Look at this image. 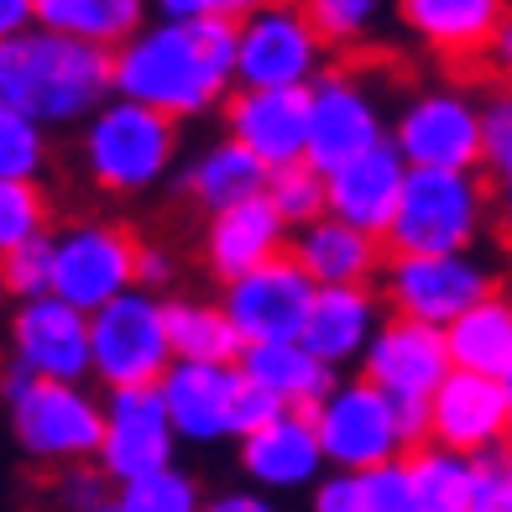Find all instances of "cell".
Listing matches in <instances>:
<instances>
[{
	"mask_svg": "<svg viewBox=\"0 0 512 512\" xmlns=\"http://www.w3.org/2000/svg\"><path fill=\"white\" fill-rule=\"evenodd\" d=\"M450 340L445 330H429L418 319L387 314V324L371 340V351L361 361V377L371 387H382L398 408H429L434 392L450 382Z\"/></svg>",
	"mask_w": 512,
	"mask_h": 512,
	"instance_id": "9a60e30c",
	"label": "cell"
},
{
	"mask_svg": "<svg viewBox=\"0 0 512 512\" xmlns=\"http://www.w3.org/2000/svg\"><path fill=\"white\" fill-rule=\"evenodd\" d=\"M408 476H413L418 512H476L481 460L450 455V450H439V445H418L408 455Z\"/></svg>",
	"mask_w": 512,
	"mask_h": 512,
	"instance_id": "f546056e",
	"label": "cell"
},
{
	"mask_svg": "<svg viewBox=\"0 0 512 512\" xmlns=\"http://www.w3.org/2000/svg\"><path fill=\"white\" fill-rule=\"evenodd\" d=\"M382 324H387V314L371 288H319L309 324H304V351H314L330 371L351 366V361L361 366Z\"/></svg>",
	"mask_w": 512,
	"mask_h": 512,
	"instance_id": "cb8c5ba5",
	"label": "cell"
},
{
	"mask_svg": "<svg viewBox=\"0 0 512 512\" xmlns=\"http://www.w3.org/2000/svg\"><path fill=\"white\" fill-rule=\"evenodd\" d=\"M53 241H58L53 293L63 304L84 309L89 319L100 309H110L115 298L142 288V277H136V267H142V241L115 220H74Z\"/></svg>",
	"mask_w": 512,
	"mask_h": 512,
	"instance_id": "9c48e42d",
	"label": "cell"
},
{
	"mask_svg": "<svg viewBox=\"0 0 512 512\" xmlns=\"http://www.w3.org/2000/svg\"><path fill=\"white\" fill-rule=\"evenodd\" d=\"M6 413L16 450L37 465H89L105 450V398L68 382H37L11 371Z\"/></svg>",
	"mask_w": 512,
	"mask_h": 512,
	"instance_id": "3957f363",
	"label": "cell"
},
{
	"mask_svg": "<svg viewBox=\"0 0 512 512\" xmlns=\"http://www.w3.org/2000/svg\"><path fill=\"white\" fill-rule=\"evenodd\" d=\"M225 136L241 142L267 173L309 162L314 89H236L225 105Z\"/></svg>",
	"mask_w": 512,
	"mask_h": 512,
	"instance_id": "2e32d148",
	"label": "cell"
},
{
	"mask_svg": "<svg viewBox=\"0 0 512 512\" xmlns=\"http://www.w3.org/2000/svg\"><path fill=\"white\" fill-rule=\"evenodd\" d=\"M382 246L387 241L366 236L356 225H340L335 215H324L309 230H293L288 256L314 277V288H366L371 277L387 272V262H392Z\"/></svg>",
	"mask_w": 512,
	"mask_h": 512,
	"instance_id": "603a6c76",
	"label": "cell"
},
{
	"mask_svg": "<svg viewBox=\"0 0 512 512\" xmlns=\"http://www.w3.org/2000/svg\"><path fill=\"white\" fill-rule=\"evenodd\" d=\"M314 424H319L324 460L340 476H371L382 465H398L413 455V439L403 429V408L382 387H371L361 371L351 382H340L314 408Z\"/></svg>",
	"mask_w": 512,
	"mask_h": 512,
	"instance_id": "5b68a950",
	"label": "cell"
},
{
	"mask_svg": "<svg viewBox=\"0 0 512 512\" xmlns=\"http://www.w3.org/2000/svg\"><path fill=\"white\" fill-rule=\"evenodd\" d=\"M204 492L189 471H157V476H142L131 486H115V507L121 512H204Z\"/></svg>",
	"mask_w": 512,
	"mask_h": 512,
	"instance_id": "d6a6232c",
	"label": "cell"
},
{
	"mask_svg": "<svg viewBox=\"0 0 512 512\" xmlns=\"http://www.w3.org/2000/svg\"><path fill=\"white\" fill-rule=\"evenodd\" d=\"M168 340L178 361H209V366H236L241 361V335L230 330L220 304L204 298H168Z\"/></svg>",
	"mask_w": 512,
	"mask_h": 512,
	"instance_id": "4dcf8cb0",
	"label": "cell"
},
{
	"mask_svg": "<svg viewBox=\"0 0 512 512\" xmlns=\"http://www.w3.org/2000/svg\"><path fill=\"white\" fill-rule=\"evenodd\" d=\"M392 147L418 173H476L486 162L481 105L460 89H424L392 115Z\"/></svg>",
	"mask_w": 512,
	"mask_h": 512,
	"instance_id": "8fae6325",
	"label": "cell"
},
{
	"mask_svg": "<svg viewBox=\"0 0 512 512\" xmlns=\"http://www.w3.org/2000/svg\"><path fill=\"white\" fill-rule=\"evenodd\" d=\"M481 121H486V162L507 168L512 162V84L481 105Z\"/></svg>",
	"mask_w": 512,
	"mask_h": 512,
	"instance_id": "ab89813d",
	"label": "cell"
},
{
	"mask_svg": "<svg viewBox=\"0 0 512 512\" xmlns=\"http://www.w3.org/2000/svg\"><path fill=\"white\" fill-rule=\"evenodd\" d=\"M63 502L74 512H100L110 497H105V476H89V471H74L63 476Z\"/></svg>",
	"mask_w": 512,
	"mask_h": 512,
	"instance_id": "7bdbcfd3",
	"label": "cell"
},
{
	"mask_svg": "<svg viewBox=\"0 0 512 512\" xmlns=\"http://www.w3.org/2000/svg\"><path fill=\"white\" fill-rule=\"evenodd\" d=\"M178 455V429L157 387H131V392H105V450H100V476L115 486H131L142 476L173 471Z\"/></svg>",
	"mask_w": 512,
	"mask_h": 512,
	"instance_id": "5bb4252c",
	"label": "cell"
},
{
	"mask_svg": "<svg viewBox=\"0 0 512 512\" xmlns=\"http://www.w3.org/2000/svg\"><path fill=\"white\" fill-rule=\"evenodd\" d=\"M84 168L105 194H147L178 157V121L147 105L110 100L84 126Z\"/></svg>",
	"mask_w": 512,
	"mask_h": 512,
	"instance_id": "277c9868",
	"label": "cell"
},
{
	"mask_svg": "<svg viewBox=\"0 0 512 512\" xmlns=\"http://www.w3.org/2000/svg\"><path fill=\"white\" fill-rule=\"evenodd\" d=\"M173 361L178 356L168 340V298L136 288L95 314V377L105 392L157 387Z\"/></svg>",
	"mask_w": 512,
	"mask_h": 512,
	"instance_id": "30bf717a",
	"label": "cell"
},
{
	"mask_svg": "<svg viewBox=\"0 0 512 512\" xmlns=\"http://www.w3.org/2000/svg\"><path fill=\"white\" fill-rule=\"evenodd\" d=\"M32 27H37V0H6L0 6V42L27 37Z\"/></svg>",
	"mask_w": 512,
	"mask_h": 512,
	"instance_id": "f6af8a7d",
	"label": "cell"
},
{
	"mask_svg": "<svg viewBox=\"0 0 512 512\" xmlns=\"http://www.w3.org/2000/svg\"><path fill=\"white\" fill-rule=\"evenodd\" d=\"M486 63H492V74H502V79L512 84V6H507V16H502L492 48H486Z\"/></svg>",
	"mask_w": 512,
	"mask_h": 512,
	"instance_id": "7dc6e473",
	"label": "cell"
},
{
	"mask_svg": "<svg viewBox=\"0 0 512 512\" xmlns=\"http://www.w3.org/2000/svg\"><path fill=\"white\" fill-rule=\"evenodd\" d=\"M476 512H512V450L481 460V492Z\"/></svg>",
	"mask_w": 512,
	"mask_h": 512,
	"instance_id": "60d3db41",
	"label": "cell"
},
{
	"mask_svg": "<svg viewBox=\"0 0 512 512\" xmlns=\"http://www.w3.org/2000/svg\"><path fill=\"white\" fill-rule=\"evenodd\" d=\"M486 225V189L476 173H408L398 225L387 236L392 256H465Z\"/></svg>",
	"mask_w": 512,
	"mask_h": 512,
	"instance_id": "52a82bcc",
	"label": "cell"
},
{
	"mask_svg": "<svg viewBox=\"0 0 512 512\" xmlns=\"http://www.w3.org/2000/svg\"><path fill=\"white\" fill-rule=\"evenodd\" d=\"M309 16H314V27L324 37V48H351V42H361L371 27H377L382 6L377 0H314Z\"/></svg>",
	"mask_w": 512,
	"mask_h": 512,
	"instance_id": "8d00e7d4",
	"label": "cell"
},
{
	"mask_svg": "<svg viewBox=\"0 0 512 512\" xmlns=\"http://www.w3.org/2000/svg\"><path fill=\"white\" fill-rule=\"evenodd\" d=\"M100 512H121V507H115V497H110V502H105V507H100Z\"/></svg>",
	"mask_w": 512,
	"mask_h": 512,
	"instance_id": "f907efd6",
	"label": "cell"
},
{
	"mask_svg": "<svg viewBox=\"0 0 512 512\" xmlns=\"http://www.w3.org/2000/svg\"><path fill=\"white\" fill-rule=\"evenodd\" d=\"M42 236H53L42 189L37 183H0V256H11Z\"/></svg>",
	"mask_w": 512,
	"mask_h": 512,
	"instance_id": "836d02e7",
	"label": "cell"
},
{
	"mask_svg": "<svg viewBox=\"0 0 512 512\" xmlns=\"http://www.w3.org/2000/svg\"><path fill=\"white\" fill-rule=\"evenodd\" d=\"M136 277H142V288H157L173 277V251L168 246H142V267H136Z\"/></svg>",
	"mask_w": 512,
	"mask_h": 512,
	"instance_id": "bcb514c9",
	"label": "cell"
},
{
	"mask_svg": "<svg viewBox=\"0 0 512 512\" xmlns=\"http://www.w3.org/2000/svg\"><path fill=\"white\" fill-rule=\"evenodd\" d=\"M115 100V53L32 27L0 42V110H21L37 126H89Z\"/></svg>",
	"mask_w": 512,
	"mask_h": 512,
	"instance_id": "7a4b0ae2",
	"label": "cell"
},
{
	"mask_svg": "<svg viewBox=\"0 0 512 512\" xmlns=\"http://www.w3.org/2000/svg\"><path fill=\"white\" fill-rule=\"evenodd\" d=\"M267 204L283 215L288 230H309L314 220L330 215V178L309 162H298V168H283L267 178Z\"/></svg>",
	"mask_w": 512,
	"mask_h": 512,
	"instance_id": "1f68e13d",
	"label": "cell"
},
{
	"mask_svg": "<svg viewBox=\"0 0 512 512\" xmlns=\"http://www.w3.org/2000/svg\"><path fill=\"white\" fill-rule=\"evenodd\" d=\"M267 168L256 162L241 142H215V147H204L194 157V168L183 173V189H189L209 215H225V209H236V204H251V199H262L267 194Z\"/></svg>",
	"mask_w": 512,
	"mask_h": 512,
	"instance_id": "83f0119b",
	"label": "cell"
},
{
	"mask_svg": "<svg viewBox=\"0 0 512 512\" xmlns=\"http://www.w3.org/2000/svg\"><path fill=\"white\" fill-rule=\"evenodd\" d=\"M507 382L471 377V371H450V382L434 392L429 403V445L465 455V460H492L507 450Z\"/></svg>",
	"mask_w": 512,
	"mask_h": 512,
	"instance_id": "ac0fdd59",
	"label": "cell"
},
{
	"mask_svg": "<svg viewBox=\"0 0 512 512\" xmlns=\"http://www.w3.org/2000/svg\"><path fill=\"white\" fill-rule=\"evenodd\" d=\"M241 366H209V361H173V371L157 382L162 403L173 413L178 439L189 445H215L236 439V398H241Z\"/></svg>",
	"mask_w": 512,
	"mask_h": 512,
	"instance_id": "44dd1931",
	"label": "cell"
},
{
	"mask_svg": "<svg viewBox=\"0 0 512 512\" xmlns=\"http://www.w3.org/2000/svg\"><path fill=\"white\" fill-rule=\"evenodd\" d=\"M497 225H502V236L512 241V162L497 168Z\"/></svg>",
	"mask_w": 512,
	"mask_h": 512,
	"instance_id": "c3c4849f",
	"label": "cell"
},
{
	"mask_svg": "<svg viewBox=\"0 0 512 512\" xmlns=\"http://www.w3.org/2000/svg\"><path fill=\"white\" fill-rule=\"evenodd\" d=\"M11 371L37 377V382L84 387V377H95V319L74 304H63L58 293L16 304L11 309Z\"/></svg>",
	"mask_w": 512,
	"mask_h": 512,
	"instance_id": "7c38bea8",
	"label": "cell"
},
{
	"mask_svg": "<svg viewBox=\"0 0 512 512\" xmlns=\"http://www.w3.org/2000/svg\"><path fill=\"white\" fill-rule=\"evenodd\" d=\"M241 377L256 382L262 392H272L283 408L293 413H314L330 392L340 387V377L324 366L314 351H304V340H288V345H251L241 351Z\"/></svg>",
	"mask_w": 512,
	"mask_h": 512,
	"instance_id": "d4e9b609",
	"label": "cell"
},
{
	"mask_svg": "<svg viewBox=\"0 0 512 512\" xmlns=\"http://www.w3.org/2000/svg\"><path fill=\"white\" fill-rule=\"evenodd\" d=\"M507 413H512V382H507ZM507 450H512V429H507Z\"/></svg>",
	"mask_w": 512,
	"mask_h": 512,
	"instance_id": "681fc988",
	"label": "cell"
},
{
	"mask_svg": "<svg viewBox=\"0 0 512 512\" xmlns=\"http://www.w3.org/2000/svg\"><path fill=\"white\" fill-rule=\"evenodd\" d=\"M445 340H450L455 371L512 382V298L507 293H492L481 309L465 314L455 330H445Z\"/></svg>",
	"mask_w": 512,
	"mask_h": 512,
	"instance_id": "f1b7e54d",
	"label": "cell"
},
{
	"mask_svg": "<svg viewBox=\"0 0 512 512\" xmlns=\"http://www.w3.org/2000/svg\"><path fill=\"white\" fill-rule=\"evenodd\" d=\"M48 162L42 126L21 110H0V183H32Z\"/></svg>",
	"mask_w": 512,
	"mask_h": 512,
	"instance_id": "e575fe53",
	"label": "cell"
},
{
	"mask_svg": "<svg viewBox=\"0 0 512 512\" xmlns=\"http://www.w3.org/2000/svg\"><path fill=\"white\" fill-rule=\"evenodd\" d=\"M53 272H58V241L42 236L32 246H21L6 256V267H0V283L16 304H32V298H48L53 293Z\"/></svg>",
	"mask_w": 512,
	"mask_h": 512,
	"instance_id": "d590c367",
	"label": "cell"
},
{
	"mask_svg": "<svg viewBox=\"0 0 512 512\" xmlns=\"http://www.w3.org/2000/svg\"><path fill=\"white\" fill-rule=\"evenodd\" d=\"M403 27L439 53H486L502 27V0H403Z\"/></svg>",
	"mask_w": 512,
	"mask_h": 512,
	"instance_id": "484cf974",
	"label": "cell"
},
{
	"mask_svg": "<svg viewBox=\"0 0 512 512\" xmlns=\"http://www.w3.org/2000/svg\"><path fill=\"white\" fill-rule=\"evenodd\" d=\"M283 413H293V408H283L272 392H262L256 382H241V398H236V445H241V439H251V434H262V429H272Z\"/></svg>",
	"mask_w": 512,
	"mask_h": 512,
	"instance_id": "f35d334b",
	"label": "cell"
},
{
	"mask_svg": "<svg viewBox=\"0 0 512 512\" xmlns=\"http://www.w3.org/2000/svg\"><path fill=\"white\" fill-rule=\"evenodd\" d=\"M408 173L413 168L387 136L382 147H371L366 157H356V162H345L340 173H330V215L340 225H356V230H366V236L387 241L392 225H398L403 194H408Z\"/></svg>",
	"mask_w": 512,
	"mask_h": 512,
	"instance_id": "ffe728a7",
	"label": "cell"
},
{
	"mask_svg": "<svg viewBox=\"0 0 512 512\" xmlns=\"http://www.w3.org/2000/svg\"><path fill=\"white\" fill-rule=\"evenodd\" d=\"M314 277L293 262V256H277L272 267H256L236 283H225L220 309L230 319V330L241 335V345H288V340H304V324L314 309Z\"/></svg>",
	"mask_w": 512,
	"mask_h": 512,
	"instance_id": "4fadbf2b",
	"label": "cell"
},
{
	"mask_svg": "<svg viewBox=\"0 0 512 512\" xmlns=\"http://www.w3.org/2000/svg\"><path fill=\"white\" fill-rule=\"evenodd\" d=\"M204 512H277V502L267 492H256V486H230V492L209 497Z\"/></svg>",
	"mask_w": 512,
	"mask_h": 512,
	"instance_id": "ee69618b",
	"label": "cell"
},
{
	"mask_svg": "<svg viewBox=\"0 0 512 512\" xmlns=\"http://www.w3.org/2000/svg\"><path fill=\"white\" fill-rule=\"evenodd\" d=\"M309 512H366L361 507V476H340L330 471L314 492H309Z\"/></svg>",
	"mask_w": 512,
	"mask_h": 512,
	"instance_id": "b9f144b4",
	"label": "cell"
},
{
	"mask_svg": "<svg viewBox=\"0 0 512 512\" xmlns=\"http://www.w3.org/2000/svg\"><path fill=\"white\" fill-rule=\"evenodd\" d=\"M236 460H241L246 486H256V492H267V497L314 492V486L330 476V460H324L314 413H283L272 429L241 439Z\"/></svg>",
	"mask_w": 512,
	"mask_h": 512,
	"instance_id": "d6986e66",
	"label": "cell"
},
{
	"mask_svg": "<svg viewBox=\"0 0 512 512\" xmlns=\"http://www.w3.org/2000/svg\"><path fill=\"white\" fill-rule=\"evenodd\" d=\"M115 100L147 105L168 121L209 115L236 100V16L147 21L115 53Z\"/></svg>",
	"mask_w": 512,
	"mask_h": 512,
	"instance_id": "6da1fadb",
	"label": "cell"
},
{
	"mask_svg": "<svg viewBox=\"0 0 512 512\" xmlns=\"http://www.w3.org/2000/svg\"><path fill=\"white\" fill-rule=\"evenodd\" d=\"M492 293H502L497 272L476 251H465V256H392L382 272L387 309L429 324V330H455Z\"/></svg>",
	"mask_w": 512,
	"mask_h": 512,
	"instance_id": "ba28073f",
	"label": "cell"
},
{
	"mask_svg": "<svg viewBox=\"0 0 512 512\" xmlns=\"http://www.w3.org/2000/svg\"><path fill=\"white\" fill-rule=\"evenodd\" d=\"M293 246V230L283 225V215L262 199L236 204L225 215H209L204 230V267L220 277V283H236V277L256 272V267H272L277 256H288Z\"/></svg>",
	"mask_w": 512,
	"mask_h": 512,
	"instance_id": "7402d4cb",
	"label": "cell"
},
{
	"mask_svg": "<svg viewBox=\"0 0 512 512\" xmlns=\"http://www.w3.org/2000/svg\"><path fill=\"white\" fill-rule=\"evenodd\" d=\"M37 27L74 37L100 53H121L147 21H142V0H37Z\"/></svg>",
	"mask_w": 512,
	"mask_h": 512,
	"instance_id": "4316f807",
	"label": "cell"
},
{
	"mask_svg": "<svg viewBox=\"0 0 512 512\" xmlns=\"http://www.w3.org/2000/svg\"><path fill=\"white\" fill-rule=\"evenodd\" d=\"M387 121L377 110V95L366 89V79L340 74L330 68L314 84V136H309V168H319L324 178L340 173L345 162L366 157L371 147L387 142Z\"/></svg>",
	"mask_w": 512,
	"mask_h": 512,
	"instance_id": "e0dca14e",
	"label": "cell"
},
{
	"mask_svg": "<svg viewBox=\"0 0 512 512\" xmlns=\"http://www.w3.org/2000/svg\"><path fill=\"white\" fill-rule=\"evenodd\" d=\"M361 507H366V512H418L413 476H408V460H398V465H382V471L361 476Z\"/></svg>",
	"mask_w": 512,
	"mask_h": 512,
	"instance_id": "74e56055",
	"label": "cell"
},
{
	"mask_svg": "<svg viewBox=\"0 0 512 512\" xmlns=\"http://www.w3.org/2000/svg\"><path fill=\"white\" fill-rule=\"evenodd\" d=\"M324 74V37L309 6H246L236 21V89H314Z\"/></svg>",
	"mask_w": 512,
	"mask_h": 512,
	"instance_id": "8992f818",
	"label": "cell"
}]
</instances>
